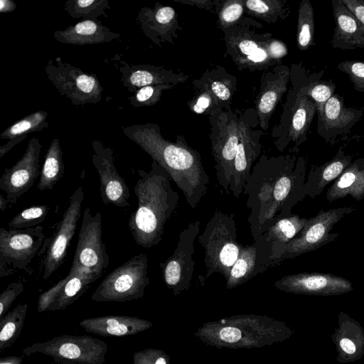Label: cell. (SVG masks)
Returning a JSON list of instances; mask_svg holds the SVG:
<instances>
[{
  "label": "cell",
  "instance_id": "cell-1",
  "mask_svg": "<svg viewBox=\"0 0 364 364\" xmlns=\"http://www.w3.org/2000/svg\"><path fill=\"white\" fill-rule=\"evenodd\" d=\"M305 161L294 156L262 155L244 187L247 218L253 241L279 219L291 213V208L305 196Z\"/></svg>",
  "mask_w": 364,
  "mask_h": 364
},
{
  "label": "cell",
  "instance_id": "cell-2",
  "mask_svg": "<svg viewBox=\"0 0 364 364\" xmlns=\"http://www.w3.org/2000/svg\"><path fill=\"white\" fill-rule=\"evenodd\" d=\"M122 131L169 173L187 203L196 208L206 194L210 180L199 152L182 136L178 135L175 142L166 139L157 124H133Z\"/></svg>",
  "mask_w": 364,
  "mask_h": 364
},
{
  "label": "cell",
  "instance_id": "cell-3",
  "mask_svg": "<svg viewBox=\"0 0 364 364\" xmlns=\"http://www.w3.org/2000/svg\"><path fill=\"white\" fill-rule=\"evenodd\" d=\"M138 175L134 188L138 207L128 226L138 245L151 248L163 240L165 225L178 206L179 195L171 187L169 173L155 161L149 171L139 169Z\"/></svg>",
  "mask_w": 364,
  "mask_h": 364
},
{
  "label": "cell",
  "instance_id": "cell-4",
  "mask_svg": "<svg viewBox=\"0 0 364 364\" xmlns=\"http://www.w3.org/2000/svg\"><path fill=\"white\" fill-rule=\"evenodd\" d=\"M294 334L284 322L267 316L236 315L204 323L194 336L217 348H259L283 342Z\"/></svg>",
  "mask_w": 364,
  "mask_h": 364
},
{
  "label": "cell",
  "instance_id": "cell-5",
  "mask_svg": "<svg viewBox=\"0 0 364 364\" xmlns=\"http://www.w3.org/2000/svg\"><path fill=\"white\" fill-rule=\"evenodd\" d=\"M198 241L205 250L206 272L198 277L203 286L213 274L226 280L244 245L237 240L236 223L232 215L216 210L207 223Z\"/></svg>",
  "mask_w": 364,
  "mask_h": 364
},
{
  "label": "cell",
  "instance_id": "cell-6",
  "mask_svg": "<svg viewBox=\"0 0 364 364\" xmlns=\"http://www.w3.org/2000/svg\"><path fill=\"white\" fill-rule=\"evenodd\" d=\"M210 139L218 185L230 193L235 159L239 144L240 115L230 106L213 111L209 116Z\"/></svg>",
  "mask_w": 364,
  "mask_h": 364
},
{
  "label": "cell",
  "instance_id": "cell-7",
  "mask_svg": "<svg viewBox=\"0 0 364 364\" xmlns=\"http://www.w3.org/2000/svg\"><path fill=\"white\" fill-rule=\"evenodd\" d=\"M355 210V207L346 206L326 211L321 210L315 217L308 219L304 228L296 237L272 254L273 266L285 259L314 251L333 241L339 235L336 232L330 233L333 226L345 215Z\"/></svg>",
  "mask_w": 364,
  "mask_h": 364
},
{
  "label": "cell",
  "instance_id": "cell-8",
  "mask_svg": "<svg viewBox=\"0 0 364 364\" xmlns=\"http://www.w3.org/2000/svg\"><path fill=\"white\" fill-rule=\"evenodd\" d=\"M148 257L140 253L112 271L92 296L95 301H124L143 296L149 284Z\"/></svg>",
  "mask_w": 364,
  "mask_h": 364
},
{
  "label": "cell",
  "instance_id": "cell-9",
  "mask_svg": "<svg viewBox=\"0 0 364 364\" xmlns=\"http://www.w3.org/2000/svg\"><path fill=\"white\" fill-rule=\"evenodd\" d=\"M46 236L43 227L26 229L0 228V277L18 272L31 274V262L38 254Z\"/></svg>",
  "mask_w": 364,
  "mask_h": 364
},
{
  "label": "cell",
  "instance_id": "cell-10",
  "mask_svg": "<svg viewBox=\"0 0 364 364\" xmlns=\"http://www.w3.org/2000/svg\"><path fill=\"white\" fill-rule=\"evenodd\" d=\"M262 27L255 20L223 30L226 52L239 70H260L277 64L269 55L266 43L270 33H257L251 27Z\"/></svg>",
  "mask_w": 364,
  "mask_h": 364
},
{
  "label": "cell",
  "instance_id": "cell-11",
  "mask_svg": "<svg viewBox=\"0 0 364 364\" xmlns=\"http://www.w3.org/2000/svg\"><path fill=\"white\" fill-rule=\"evenodd\" d=\"M45 71L58 92L74 105L97 104L102 100L103 87L95 74L85 72L59 57L48 60Z\"/></svg>",
  "mask_w": 364,
  "mask_h": 364
},
{
  "label": "cell",
  "instance_id": "cell-12",
  "mask_svg": "<svg viewBox=\"0 0 364 364\" xmlns=\"http://www.w3.org/2000/svg\"><path fill=\"white\" fill-rule=\"evenodd\" d=\"M84 200L82 187H78L70 197L66 209L57 229L50 237H46L38 255H43V278L48 279L63 264L81 215Z\"/></svg>",
  "mask_w": 364,
  "mask_h": 364
},
{
  "label": "cell",
  "instance_id": "cell-13",
  "mask_svg": "<svg viewBox=\"0 0 364 364\" xmlns=\"http://www.w3.org/2000/svg\"><path fill=\"white\" fill-rule=\"evenodd\" d=\"M109 256L102 240V219L90 208L83 212L78 240L70 269H85L100 277L109 266Z\"/></svg>",
  "mask_w": 364,
  "mask_h": 364
},
{
  "label": "cell",
  "instance_id": "cell-14",
  "mask_svg": "<svg viewBox=\"0 0 364 364\" xmlns=\"http://www.w3.org/2000/svg\"><path fill=\"white\" fill-rule=\"evenodd\" d=\"M200 223H190L179 235L173 254L159 263L164 282L175 296L188 290L191 286L196 262L193 259L194 242L198 235Z\"/></svg>",
  "mask_w": 364,
  "mask_h": 364
},
{
  "label": "cell",
  "instance_id": "cell-15",
  "mask_svg": "<svg viewBox=\"0 0 364 364\" xmlns=\"http://www.w3.org/2000/svg\"><path fill=\"white\" fill-rule=\"evenodd\" d=\"M42 144L33 137L22 157L6 168L0 178V189L6 193L9 203L15 204L34 185L40 176L39 159Z\"/></svg>",
  "mask_w": 364,
  "mask_h": 364
},
{
  "label": "cell",
  "instance_id": "cell-16",
  "mask_svg": "<svg viewBox=\"0 0 364 364\" xmlns=\"http://www.w3.org/2000/svg\"><path fill=\"white\" fill-rule=\"evenodd\" d=\"M92 162L100 176V193L102 203L119 208L129 206V189L125 180L117 172L113 150L99 140L91 142Z\"/></svg>",
  "mask_w": 364,
  "mask_h": 364
},
{
  "label": "cell",
  "instance_id": "cell-17",
  "mask_svg": "<svg viewBox=\"0 0 364 364\" xmlns=\"http://www.w3.org/2000/svg\"><path fill=\"white\" fill-rule=\"evenodd\" d=\"M274 285L284 292L314 296H336L353 289L351 282L343 277L318 272L286 275L277 280Z\"/></svg>",
  "mask_w": 364,
  "mask_h": 364
},
{
  "label": "cell",
  "instance_id": "cell-18",
  "mask_svg": "<svg viewBox=\"0 0 364 364\" xmlns=\"http://www.w3.org/2000/svg\"><path fill=\"white\" fill-rule=\"evenodd\" d=\"M364 107L346 106L342 96L334 94L324 105L317 107V132L326 142L350 132L363 114Z\"/></svg>",
  "mask_w": 364,
  "mask_h": 364
},
{
  "label": "cell",
  "instance_id": "cell-19",
  "mask_svg": "<svg viewBox=\"0 0 364 364\" xmlns=\"http://www.w3.org/2000/svg\"><path fill=\"white\" fill-rule=\"evenodd\" d=\"M272 247L264 233L251 245H245L226 281L228 289L238 287L272 267Z\"/></svg>",
  "mask_w": 364,
  "mask_h": 364
},
{
  "label": "cell",
  "instance_id": "cell-20",
  "mask_svg": "<svg viewBox=\"0 0 364 364\" xmlns=\"http://www.w3.org/2000/svg\"><path fill=\"white\" fill-rule=\"evenodd\" d=\"M263 132L252 129L247 120L240 114V140L235 159V168L230 193L239 198L251 174L253 163L261 152L260 139Z\"/></svg>",
  "mask_w": 364,
  "mask_h": 364
},
{
  "label": "cell",
  "instance_id": "cell-21",
  "mask_svg": "<svg viewBox=\"0 0 364 364\" xmlns=\"http://www.w3.org/2000/svg\"><path fill=\"white\" fill-rule=\"evenodd\" d=\"M136 22L144 36L161 47L164 43L173 44L181 31L175 9L159 2L155 3L153 8L141 7Z\"/></svg>",
  "mask_w": 364,
  "mask_h": 364
},
{
  "label": "cell",
  "instance_id": "cell-22",
  "mask_svg": "<svg viewBox=\"0 0 364 364\" xmlns=\"http://www.w3.org/2000/svg\"><path fill=\"white\" fill-rule=\"evenodd\" d=\"M289 78L290 70L284 65H277L263 75L256 100L259 124L263 131L269 127V120L287 91Z\"/></svg>",
  "mask_w": 364,
  "mask_h": 364
},
{
  "label": "cell",
  "instance_id": "cell-23",
  "mask_svg": "<svg viewBox=\"0 0 364 364\" xmlns=\"http://www.w3.org/2000/svg\"><path fill=\"white\" fill-rule=\"evenodd\" d=\"M120 63L121 82L128 92L134 93L148 85L172 84L176 86L189 78V75L185 73H175L163 67L134 65L123 60H120Z\"/></svg>",
  "mask_w": 364,
  "mask_h": 364
},
{
  "label": "cell",
  "instance_id": "cell-24",
  "mask_svg": "<svg viewBox=\"0 0 364 364\" xmlns=\"http://www.w3.org/2000/svg\"><path fill=\"white\" fill-rule=\"evenodd\" d=\"M331 338L338 353L336 360L338 363H353L363 357L364 328L346 313H338V327Z\"/></svg>",
  "mask_w": 364,
  "mask_h": 364
},
{
  "label": "cell",
  "instance_id": "cell-25",
  "mask_svg": "<svg viewBox=\"0 0 364 364\" xmlns=\"http://www.w3.org/2000/svg\"><path fill=\"white\" fill-rule=\"evenodd\" d=\"M100 277L85 269H71L68 275L43 294L38 300V307L53 304L62 307L80 297L90 284Z\"/></svg>",
  "mask_w": 364,
  "mask_h": 364
},
{
  "label": "cell",
  "instance_id": "cell-26",
  "mask_svg": "<svg viewBox=\"0 0 364 364\" xmlns=\"http://www.w3.org/2000/svg\"><path fill=\"white\" fill-rule=\"evenodd\" d=\"M331 4L335 21L332 47L341 50L364 48V24L341 0H332Z\"/></svg>",
  "mask_w": 364,
  "mask_h": 364
},
{
  "label": "cell",
  "instance_id": "cell-27",
  "mask_svg": "<svg viewBox=\"0 0 364 364\" xmlns=\"http://www.w3.org/2000/svg\"><path fill=\"white\" fill-rule=\"evenodd\" d=\"M54 38L62 43L85 46L109 43L120 37L99 20H82L75 25L53 33Z\"/></svg>",
  "mask_w": 364,
  "mask_h": 364
},
{
  "label": "cell",
  "instance_id": "cell-28",
  "mask_svg": "<svg viewBox=\"0 0 364 364\" xmlns=\"http://www.w3.org/2000/svg\"><path fill=\"white\" fill-rule=\"evenodd\" d=\"M195 89H205L217 100L221 109L230 106L237 90V79L219 65L207 69L203 75L193 81Z\"/></svg>",
  "mask_w": 364,
  "mask_h": 364
},
{
  "label": "cell",
  "instance_id": "cell-29",
  "mask_svg": "<svg viewBox=\"0 0 364 364\" xmlns=\"http://www.w3.org/2000/svg\"><path fill=\"white\" fill-rule=\"evenodd\" d=\"M348 195L358 201L364 198V159L349 164L329 187L326 198L332 202Z\"/></svg>",
  "mask_w": 364,
  "mask_h": 364
},
{
  "label": "cell",
  "instance_id": "cell-30",
  "mask_svg": "<svg viewBox=\"0 0 364 364\" xmlns=\"http://www.w3.org/2000/svg\"><path fill=\"white\" fill-rule=\"evenodd\" d=\"M351 162L352 156L346 154L341 147L331 160L318 167H312L308 180L304 185V194L311 197L319 195L325 186L336 180Z\"/></svg>",
  "mask_w": 364,
  "mask_h": 364
},
{
  "label": "cell",
  "instance_id": "cell-31",
  "mask_svg": "<svg viewBox=\"0 0 364 364\" xmlns=\"http://www.w3.org/2000/svg\"><path fill=\"white\" fill-rule=\"evenodd\" d=\"M80 325L87 331L100 335L122 336L144 331L152 323L137 318L101 317L84 321Z\"/></svg>",
  "mask_w": 364,
  "mask_h": 364
},
{
  "label": "cell",
  "instance_id": "cell-32",
  "mask_svg": "<svg viewBox=\"0 0 364 364\" xmlns=\"http://www.w3.org/2000/svg\"><path fill=\"white\" fill-rule=\"evenodd\" d=\"M316 113L317 107L315 102L309 97L298 92L292 107L287 143L291 141L297 146L305 141Z\"/></svg>",
  "mask_w": 364,
  "mask_h": 364
},
{
  "label": "cell",
  "instance_id": "cell-33",
  "mask_svg": "<svg viewBox=\"0 0 364 364\" xmlns=\"http://www.w3.org/2000/svg\"><path fill=\"white\" fill-rule=\"evenodd\" d=\"M48 112L40 110L31 113L7 127L0 138L8 139L7 143L0 146V158H2L14 146L22 141L33 132L42 131L48 127Z\"/></svg>",
  "mask_w": 364,
  "mask_h": 364
},
{
  "label": "cell",
  "instance_id": "cell-34",
  "mask_svg": "<svg viewBox=\"0 0 364 364\" xmlns=\"http://www.w3.org/2000/svg\"><path fill=\"white\" fill-rule=\"evenodd\" d=\"M65 165L63 151L58 138H54L45 155L37 190L40 191L52 190L54 186L63 176Z\"/></svg>",
  "mask_w": 364,
  "mask_h": 364
},
{
  "label": "cell",
  "instance_id": "cell-35",
  "mask_svg": "<svg viewBox=\"0 0 364 364\" xmlns=\"http://www.w3.org/2000/svg\"><path fill=\"white\" fill-rule=\"evenodd\" d=\"M308 219L291 214L277 220L264 234L272 244V254L296 237Z\"/></svg>",
  "mask_w": 364,
  "mask_h": 364
},
{
  "label": "cell",
  "instance_id": "cell-36",
  "mask_svg": "<svg viewBox=\"0 0 364 364\" xmlns=\"http://www.w3.org/2000/svg\"><path fill=\"white\" fill-rule=\"evenodd\" d=\"M245 12L268 23L285 19L290 12L285 0H244Z\"/></svg>",
  "mask_w": 364,
  "mask_h": 364
},
{
  "label": "cell",
  "instance_id": "cell-37",
  "mask_svg": "<svg viewBox=\"0 0 364 364\" xmlns=\"http://www.w3.org/2000/svg\"><path fill=\"white\" fill-rule=\"evenodd\" d=\"M296 43L304 51L314 44V15L309 0H302L298 9Z\"/></svg>",
  "mask_w": 364,
  "mask_h": 364
},
{
  "label": "cell",
  "instance_id": "cell-38",
  "mask_svg": "<svg viewBox=\"0 0 364 364\" xmlns=\"http://www.w3.org/2000/svg\"><path fill=\"white\" fill-rule=\"evenodd\" d=\"M111 8L108 0H68L64 11L73 18L98 20L100 16L107 17L105 13Z\"/></svg>",
  "mask_w": 364,
  "mask_h": 364
},
{
  "label": "cell",
  "instance_id": "cell-39",
  "mask_svg": "<svg viewBox=\"0 0 364 364\" xmlns=\"http://www.w3.org/2000/svg\"><path fill=\"white\" fill-rule=\"evenodd\" d=\"M245 12L244 0L223 1L218 10V23L223 31L235 25L245 23L252 20L244 18Z\"/></svg>",
  "mask_w": 364,
  "mask_h": 364
},
{
  "label": "cell",
  "instance_id": "cell-40",
  "mask_svg": "<svg viewBox=\"0 0 364 364\" xmlns=\"http://www.w3.org/2000/svg\"><path fill=\"white\" fill-rule=\"evenodd\" d=\"M50 207L45 205L31 206L16 214L8 223L9 228L26 229L40 225L48 215Z\"/></svg>",
  "mask_w": 364,
  "mask_h": 364
},
{
  "label": "cell",
  "instance_id": "cell-41",
  "mask_svg": "<svg viewBox=\"0 0 364 364\" xmlns=\"http://www.w3.org/2000/svg\"><path fill=\"white\" fill-rule=\"evenodd\" d=\"M176 85L172 84H162L148 85L138 90L134 94L129 97V103L134 107L152 106L156 104L161 97L162 93L171 89Z\"/></svg>",
  "mask_w": 364,
  "mask_h": 364
},
{
  "label": "cell",
  "instance_id": "cell-42",
  "mask_svg": "<svg viewBox=\"0 0 364 364\" xmlns=\"http://www.w3.org/2000/svg\"><path fill=\"white\" fill-rule=\"evenodd\" d=\"M336 85L331 80H319L301 87L299 92L311 98L318 107L324 105L334 95Z\"/></svg>",
  "mask_w": 364,
  "mask_h": 364
},
{
  "label": "cell",
  "instance_id": "cell-43",
  "mask_svg": "<svg viewBox=\"0 0 364 364\" xmlns=\"http://www.w3.org/2000/svg\"><path fill=\"white\" fill-rule=\"evenodd\" d=\"M196 94L188 102L189 109L197 114L209 116L213 111L221 109L213 95L205 89H196Z\"/></svg>",
  "mask_w": 364,
  "mask_h": 364
},
{
  "label": "cell",
  "instance_id": "cell-44",
  "mask_svg": "<svg viewBox=\"0 0 364 364\" xmlns=\"http://www.w3.org/2000/svg\"><path fill=\"white\" fill-rule=\"evenodd\" d=\"M337 68L348 76L356 91L364 92V61L344 60L338 63Z\"/></svg>",
  "mask_w": 364,
  "mask_h": 364
},
{
  "label": "cell",
  "instance_id": "cell-45",
  "mask_svg": "<svg viewBox=\"0 0 364 364\" xmlns=\"http://www.w3.org/2000/svg\"><path fill=\"white\" fill-rule=\"evenodd\" d=\"M23 285L20 282H12L1 293L0 296V315L1 316L13 301L23 291Z\"/></svg>",
  "mask_w": 364,
  "mask_h": 364
},
{
  "label": "cell",
  "instance_id": "cell-46",
  "mask_svg": "<svg viewBox=\"0 0 364 364\" xmlns=\"http://www.w3.org/2000/svg\"><path fill=\"white\" fill-rule=\"evenodd\" d=\"M266 48L270 58L277 63L288 53L286 44L272 38V35L267 40Z\"/></svg>",
  "mask_w": 364,
  "mask_h": 364
},
{
  "label": "cell",
  "instance_id": "cell-47",
  "mask_svg": "<svg viewBox=\"0 0 364 364\" xmlns=\"http://www.w3.org/2000/svg\"><path fill=\"white\" fill-rule=\"evenodd\" d=\"M83 353L81 347L73 342H65L59 345L57 353L65 358L77 360L81 358Z\"/></svg>",
  "mask_w": 364,
  "mask_h": 364
},
{
  "label": "cell",
  "instance_id": "cell-48",
  "mask_svg": "<svg viewBox=\"0 0 364 364\" xmlns=\"http://www.w3.org/2000/svg\"><path fill=\"white\" fill-rule=\"evenodd\" d=\"M141 358L142 364H168L170 360L163 350L156 349L146 350Z\"/></svg>",
  "mask_w": 364,
  "mask_h": 364
},
{
  "label": "cell",
  "instance_id": "cell-49",
  "mask_svg": "<svg viewBox=\"0 0 364 364\" xmlns=\"http://www.w3.org/2000/svg\"><path fill=\"white\" fill-rule=\"evenodd\" d=\"M175 2L187 4L217 13L223 1L221 0H173Z\"/></svg>",
  "mask_w": 364,
  "mask_h": 364
},
{
  "label": "cell",
  "instance_id": "cell-50",
  "mask_svg": "<svg viewBox=\"0 0 364 364\" xmlns=\"http://www.w3.org/2000/svg\"><path fill=\"white\" fill-rule=\"evenodd\" d=\"M351 13L364 24V0H341Z\"/></svg>",
  "mask_w": 364,
  "mask_h": 364
},
{
  "label": "cell",
  "instance_id": "cell-51",
  "mask_svg": "<svg viewBox=\"0 0 364 364\" xmlns=\"http://www.w3.org/2000/svg\"><path fill=\"white\" fill-rule=\"evenodd\" d=\"M17 326L16 322L14 321H8L5 324L2 325L1 331L0 333V341L1 346L4 343L8 342L14 336L16 331Z\"/></svg>",
  "mask_w": 364,
  "mask_h": 364
},
{
  "label": "cell",
  "instance_id": "cell-52",
  "mask_svg": "<svg viewBox=\"0 0 364 364\" xmlns=\"http://www.w3.org/2000/svg\"><path fill=\"white\" fill-rule=\"evenodd\" d=\"M17 7L16 3L11 0H1L0 1V12L1 13H10L13 12Z\"/></svg>",
  "mask_w": 364,
  "mask_h": 364
},
{
  "label": "cell",
  "instance_id": "cell-53",
  "mask_svg": "<svg viewBox=\"0 0 364 364\" xmlns=\"http://www.w3.org/2000/svg\"><path fill=\"white\" fill-rule=\"evenodd\" d=\"M8 200L6 198L3 196L2 194H0V210L1 212H4L7 208Z\"/></svg>",
  "mask_w": 364,
  "mask_h": 364
},
{
  "label": "cell",
  "instance_id": "cell-54",
  "mask_svg": "<svg viewBox=\"0 0 364 364\" xmlns=\"http://www.w3.org/2000/svg\"><path fill=\"white\" fill-rule=\"evenodd\" d=\"M0 364H15L14 363L11 362V361H9V360H1V363Z\"/></svg>",
  "mask_w": 364,
  "mask_h": 364
}]
</instances>
